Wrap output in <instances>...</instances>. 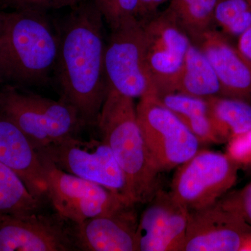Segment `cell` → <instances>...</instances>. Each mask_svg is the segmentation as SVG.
<instances>
[{"label":"cell","mask_w":251,"mask_h":251,"mask_svg":"<svg viewBox=\"0 0 251 251\" xmlns=\"http://www.w3.org/2000/svg\"><path fill=\"white\" fill-rule=\"evenodd\" d=\"M239 169L227 153L199 150L178 167L170 193L190 211L199 210L228 192L237 181Z\"/></svg>","instance_id":"7"},{"label":"cell","mask_w":251,"mask_h":251,"mask_svg":"<svg viewBox=\"0 0 251 251\" xmlns=\"http://www.w3.org/2000/svg\"><path fill=\"white\" fill-rule=\"evenodd\" d=\"M242 251H251V234L248 237L245 244L243 246Z\"/></svg>","instance_id":"29"},{"label":"cell","mask_w":251,"mask_h":251,"mask_svg":"<svg viewBox=\"0 0 251 251\" xmlns=\"http://www.w3.org/2000/svg\"><path fill=\"white\" fill-rule=\"evenodd\" d=\"M62 219L37 213L0 214V251H77L72 230Z\"/></svg>","instance_id":"12"},{"label":"cell","mask_w":251,"mask_h":251,"mask_svg":"<svg viewBox=\"0 0 251 251\" xmlns=\"http://www.w3.org/2000/svg\"><path fill=\"white\" fill-rule=\"evenodd\" d=\"M0 162L12 170L37 199L48 195L45 168L40 154L12 122L0 116Z\"/></svg>","instance_id":"16"},{"label":"cell","mask_w":251,"mask_h":251,"mask_svg":"<svg viewBox=\"0 0 251 251\" xmlns=\"http://www.w3.org/2000/svg\"><path fill=\"white\" fill-rule=\"evenodd\" d=\"M38 152L59 169L103 186L134 204L130 201L121 167L103 140H84L74 135Z\"/></svg>","instance_id":"10"},{"label":"cell","mask_w":251,"mask_h":251,"mask_svg":"<svg viewBox=\"0 0 251 251\" xmlns=\"http://www.w3.org/2000/svg\"><path fill=\"white\" fill-rule=\"evenodd\" d=\"M191 0H170L168 11L176 16Z\"/></svg>","instance_id":"28"},{"label":"cell","mask_w":251,"mask_h":251,"mask_svg":"<svg viewBox=\"0 0 251 251\" xmlns=\"http://www.w3.org/2000/svg\"><path fill=\"white\" fill-rule=\"evenodd\" d=\"M40 204L17 174L0 162V214H35Z\"/></svg>","instance_id":"20"},{"label":"cell","mask_w":251,"mask_h":251,"mask_svg":"<svg viewBox=\"0 0 251 251\" xmlns=\"http://www.w3.org/2000/svg\"><path fill=\"white\" fill-rule=\"evenodd\" d=\"M40 156L47 179V196L63 219L79 224L134 206L108 188L62 171L47 157Z\"/></svg>","instance_id":"8"},{"label":"cell","mask_w":251,"mask_h":251,"mask_svg":"<svg viewBox=\"0 0 251 251\" xmlns=\"http://www.w3.org/2000/svg\"><path fill=\"white\" fill-rule=\"evenodd\" d=\"M218 1L219 0H191L175 16L192 42L211 29Z\"/></svg>","instance_id":"21"},{"label":"cell","mask_w":251,"mask_h":251,"mask_svg":"<svg viewBox=\"0 0 251 251\" xmlns=\"http://www.w3.org/2000/svg\"><path fill=\"white\" fill-rule=\"evenodd\" d=\"M59 34L54 76L61 99L75 108L84 126L97 125L108 92L103 16L91 0L73 6Z\"/></svg>","instance_id":"1"},{"label":"cell","mask_w":251,"mask_h":251,"mask_svg":"<svg viewBox=\"0 0 251 251\" xmlns=\"http://www.w3.org/2000/svg\"><path fill=\"white\" fill-rule=\"evenodd\" d=\"M193 44L197 45L215 71L222 96L251 100V64L223 33L210 29Z\"/></svg>","instance_id":"15"},{"label":"cell","mask_w":251,"mask_h":251,"mask_svg":"<svg viewBox=\"0 0 251 251\" xmlns=\"http://www.w3.org/2000/svg\"><path fill=\"white\" fill-rule=\"evenodd\" d=\"M227 154L239 168L251 170V128L227 142Z\"/></svg>","instance_id":"25"},{"label":"cell","mask_w":251,"mask_h":251,"mask_svg":"<svg viewBox=\"0 0 251 251\" xmlns=\"http://www.w3.org/2000/svg\"><path fill=\"white\" fill-rule=\"evenodd\" d=\"M85 0H0V6L11 10L32 9L47 12L49 10L73 7Z\"/></svg>","instance_id":"24"},{"label":"cell","mask_w":251,"mask_h":251,"mask_svg":"<svg viewBox=\"0 0 251 251\" xmlns=\"http://www.w3.org/2000/svg\"><path fill=\"white\" fill-rule=\"evenodd\" d=\"M133 206L75 224L71 230L77 250L137 251L138 220Z\"/></svg>","instance_id":"14"},{"label":"cell","mask_w":251,"mask_h":251,"mask_svg":"<svg viewBox=\"0 0 251 251\" xmlns=\"http://www.w3.org/2000/svg\"><path fill=\"white\" fill-rule=\"evenodd\" d=\"M138 219L137 251H182L190 211L161 188Z\"/></svg>","instance_id":"11"},{"label":"cell","mask_w":251,"mask_h":251,"mask_svg":"<svg viewBox=\"0 0 251 251\" xmlns=\"http://www.w3.org/2000/svg\"><path fill=\"white\" fill-rule=\"evenodd\" d=\"M97 125L125 174L130 201L146 204L160 188L161 173L149 154L133 99L108 89Z\"/></svg>","instance_id":"3"},{"label":"cell","mask_w":251,"mask_h":251,"mask_svg":"<svg viewBox=\"0 0 251 251\" xmlns=\"http://www.w3.org/2000/svg\"><path fill=\"white\" fill-rule=\"evenodd\" d=\"M145 67L156 96L175 92L191 41L174 15L166 10L143 21Z\"/></svg>","instance_id":"9"},{"label":"cell","mask_w":251,"mask_h":251,"mask_svg":"<svg viewBox=\"0 0 251 251\" xmlns=\"http://www.w3.org/2000/svg\"><path fill=\"white\" fill-rule=\"evenodd\" d=\"M110 28L105 49L108 89L133 99L156 94L145 67L143 21L124 18Z\"/></svg>","instance_id":"6"},{"label":"cell","mask_w":251,"mask_h":251,"mask_svg":"<svg viewBox=\"0 0 251 251\" xmlns=\"http://www.w3.org/2000/svg\"><path fill=\"white\" fill-rule=\"evenodd\" d=\"M136 113L149 154L158 173L178 168L198 152L199 140L156 94L141 97Z\"/></svg>","instance_id":"5"},{"label":"cell","mask_w":251,"mask_h":251,"mask_svg":"<svg viewBox=\"0 0 251 251\" xmlns=\"http://www.w3.org/2000/svg\"><path fill=\"white\" fill-rule=\"evenodd\" d=\"M162 103L181 120L200 143H222L209 115L206 99L173 92L157 96Z\"/></svg>","instance_id":"18"},{"label":"cell","mask_w":251,"mask_h":251,"mask_svg":"<svg viewBox=\"0 0 251 251\" xmlns=\"http://www.w3.org/2000/svg\"><path fill=\"white\" fill-rule=\"evenodd\" d=\"M175 92L207 99L222 96V88L215 71L202 50L191 43Z\"/></svg>","instance_id":"17"},{"label":"cell","mask_w":251,"mask_h":251,"mask_svg":"<svg viewBox=\"0 0 251 251\" xmlns=\"http://www.w3.org/2000/svg\"><path fill=\"white\" fill-rule=\"evenodd\" d=\"M212 125L222 143L251 128V105L242 99L224 96L206 99Z\"/></svg>","instance_id":"19"},{"label":"cell","mask_w":251,"mask_h":251,"mask_svg":"<svg viewBox=\"0 0 251 251\" xmlns=\"http://www.w3.org/2000/svg\"><path fill=\"white\" fill-rule=\"evenodd\" d=\"M57 28L46 12L0 11V85L40 87L54 75L59 52Z\"/></svg>","instance_id":"2"},{"label":"cell","mask_w":251,"mask_h":251,"mask_svg":"<svg viewBox=\"0 0 251 251\" xmlns=\"http://www.w3.org/2000/svg\"><path fill=\"white\" fill-rule=\"evenodd\" d=\"M249 1H251V0H249Z\"/></svg>","instance_id":"30"},{"label":"cell","mask_w":251,"mask_h":251,"mask_svg":"<svg viewBox=\"0 0 251 251\" xmlns=\"http://www.w3.org/2000/svg\"><path fill=\"white\" fill-rule=\"evenodd\" d=\"M251 9L249 0H219L214 11V21L225 31Z\"/></svg>","instance_id":"23"},{"label":"cell","mask_w":251,"mask_h":251,"mask_svg":"<svg viewBox=\"0 0 251 251\" xmlns=\"http://www.w3.org/2000/svg\"><path fill=\"white\" fill-rule=\"evenodd\" d=\"M251 227L219 202L190 211L182 251H242Z\"/></svg>","instance_id":"13"},{"label":"cell","mask_w":251,"mask_h":251,"mask_svg":"<svg viewBox=\"0 0 251 251\" xmlns=\"http://www.w3.org/2000/svg\"><path fill=\"white\" fill-rule=\"evenodd\" d=\"M238 38V50L251 64V26Z\"/></svg>","instance_id":"27"},{"label":"cell","mask_w":251,"mask_h":251,"mask_svg":"<svg viewBox=\"0 0 251 251\" xmlns=\"http://www.w3.org/2000/svg\"><path fill=\"white\" fill-rule=\"evenodd\" d=\"M218 202L251 227V182L239 191L225 195Z\"/></svg>","instance_id":"22"},{"label":"cell","mask_w":251,"mask_h":251,"mask_svg":"<svg viewBox=\"0 0 251 251\" xmlns=\"http://www.w3.org/2000/svg\"><path fill=\"white\" fill-rule=\"evenodd\" d=\"M116 1L120 21L127 18H135L140 21H144L143 7H142L140 0H116Z\"/></svg>","instance_id":"26"},{"label":"cell","mask_w":251,"mask_h":251,"mask_svg":"<svg viewBox=\"0 0 251 251\" xmlns=\"http://www.w3.org/2000/svg\"><path fill=\"white\" fill-rule=\"evenodd\" d=\"M0 116L12 122L37 151L76 135L84 126L75 108L26 89L0 85Z\"/></svg>","instance_id":"4"}]
</instances>
